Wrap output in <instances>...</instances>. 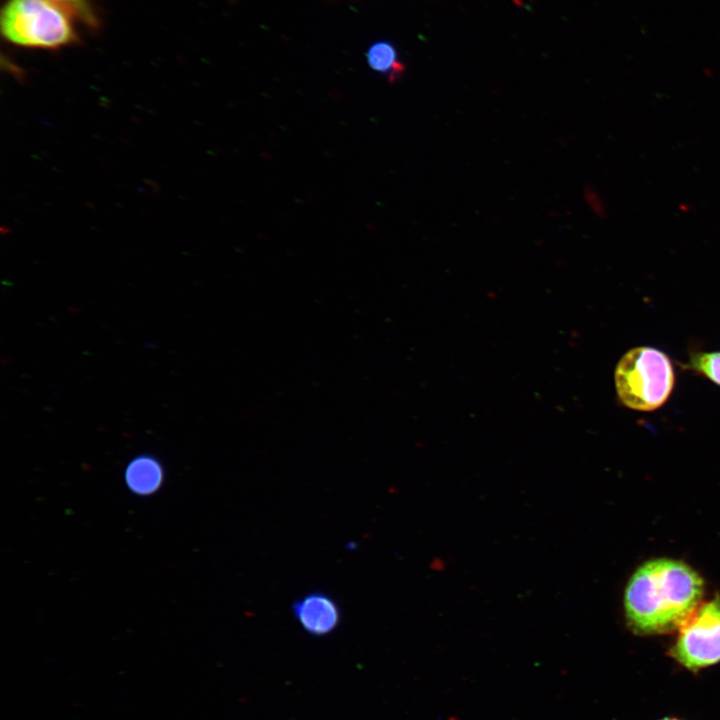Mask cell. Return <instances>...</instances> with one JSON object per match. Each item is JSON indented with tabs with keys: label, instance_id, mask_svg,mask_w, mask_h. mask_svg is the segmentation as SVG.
<instances>
[{
	"label": "cell",
	"instance_id": "6da1fadb",
	"mask_svg": "<svg viewBox=\"0 0 720 720\" xmlns=\"http://www.w3.org/2000/svg\"><path fill=\"white\" fill-rule=\"evenodd\" d=\"M703 580L684 562L655 559L641 565L624 595L627 624L640 635L679 629L700 605Z\"/></svg>",
	"mask_w": 720,
	"mask_h": 720
},
{
	"label": "cell",
	"instance_id": "7a4b0ae2",
	"mask_svg": "<svg viewBox=\"0 0 720 720\" xmlns=\"http://www.w3.org/2000/svg\"><path fill=\"white\" fill-rule=\"evenodd\" d=\"M0 28L8 42L27 48L54 49L76 40L71 15L48 0H8Z\"/></svg>",
	"mask_w": 720,
	"mask_h": 720
},
{
	"label": "cell",
	"instance_id": "3957f363",
	"mask_svg": "<svg viewBox=\"0 0 720 720\" xmlns=\"http://www.w3.org/2000/svg\"><path fill=\"white\" fill-rule=\"evenodd\" d=\"M674 383L669 358L650 347L628 351L618 362L615 385L619 399L639 411L659 408L669 397Z\"/></svg>",
	"mask_w": 720,
	"mask_h": 720
},
{
	"label": "cell",
	"instance_id": "277c9868",
	"mask_svg": "<svg viewBox=\"0 0 720 720\" xmlns=\"http://www.w3.org/2000/svg\"><path fill=\"white\" fill-rule=\"evenodd\" d=\"M670 653L692 671L720 662V598L697 607L679 628Z\"/></svg>",
	"mask_w": 720,
	"mask_h": 720
},
{
	"label": "cell",
	"instance_id": "5b68a950",
	"mask_svg": "<svg viewBox=\"0 0 720 720\" xmlns=\"http://www.w3.org/2000/svg\"><path fill=\"white\" fill-rule=\"evenodd\" d=\"M292 613L301 628L312 636L334 632L341 621V610L334 598L322 591H312L297 598Z\"/></svg>",
	"mask_w": 720,
	"mask_h": 720
},
{
	"label": "cell",
	"instance_id": "8992f818",
	"mask_svg": "<svg viewBox=\"0 0 720 720\" xmlns=\"http://www.w3.org/2000/svg\"><path fill=\"white\" fill-rule=\"evenodd\" d=\"M163 468L160 462L151 455H139L133 458L125 470L128 488L140 495H148L156 491L163 481Z\"/></svg>",
	"mask_w": 720,
	"mask_h": 720
},
{
	"label": "cell",
	"instance_id": "52a82bcc",
	"mask_svg": "<svg viewBox=\"0 0 720 720\" xmlns=\"http://www.w3.org/2000/svg\"><path fill=\"white\" fill-rule=\"evenodd\" d=\"M367 61L376 72L388 74L392 78L402 71L397 51L387 41H379L371 45L367 51Z\"/></svg>",
	"mask_w": 720,
	"mask_h": 720
},
{
	"label": "cell",
	"instance_id": "ba28073f",
	"mask_svg": "<svg viewBox=\"0 0 720 720\" xmlns=\"http://www.w3.org/2000/svg\"><path fill=\"white\" fill-rule=\"evenodd\" d=\"M66 10L89 27L98 25V18L90 0H48Z\"/></svg>",
	"mask_w": 720,
	"mask_h": 720
},
{
	"label": "cell",
	"instance_id": "9c48e42d",
	"mask_svg": "<svg viewBox=\"0 0 720 720\" xmlns=\"http://www.w3.org/2000/svg\"><path fill=\"white\" fill-rule=\"evenodd\" d=\"M690 365L720 385V352L696 353L691 357Z\"/></svg>",
	"mask_w": 720,
	"mask_h": 720
},
{
	"label": "cell",
	"instance_id": "30bf717a",
	"mask_svg": "<svg viewBox=\"0 0 720 720\" xmlns=\"http://www.w3.org/2000/svg\"><path fill=\"white\" fill-rule=\"evenodd\" d=\"M661 720H679V719H676V718H664V719H661Z\"/></svg>",
	"mask_w": 720,
	"mask_h": 720
}]
</instances>
